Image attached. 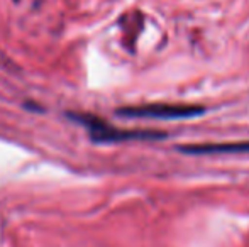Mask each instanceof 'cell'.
Returning <instances> with one entry per match:
<instances>
[{
  "instance_id": "cell-3",
  "label": "cell",
  "mask_w": 249,
  "mask_h": 247,
  "mask_svg": "<svg viewBox=\"0 0 249 247\" xmlns=\"http://www.w3.org/2000/svg\"><path fill=\"white\" fill-rule=\"evenodd\" d=\"M185 154H239L249 152V142H227V144H187L178 146Z\"/></svg>"
},
{
  "instance_id": "cell-1",
  "label": "cell",
  "mask_w": 249,
  "mask_h": 247,
  "mask_svg": "<svg viewBox=\"0 0 249 247\" xmlns=\"http://www.w3.org/2000/svg\"><path fill=\"white\" fill-rule=\"evenodd\" d=\"M70 119L83 125L89 131L90 139L93 142H100V144L124 141H153V139L166 137L164 132L158 131H125V129L114 127V125L95 115H90V114H70Z\"/></svg>"
},
{
  "instance_id": "cell-2",
  "label": "cell",
  "mask_w": 249,
  "mask_h": 247,
  "mask_svg": "<svg viewBox=\"0 0 249 247\" xmlns=\"http://www.w3.org/2000/svg\"><path fill=\"white\" fill-rule=\"evenodd\" d=\"M205 112L203 107L198 105H178V103H148L139 107H125L119 109L117 115L134 117V119H160V120H175V119H190L198 117Z\"/></svg>"
}]
</instances>
